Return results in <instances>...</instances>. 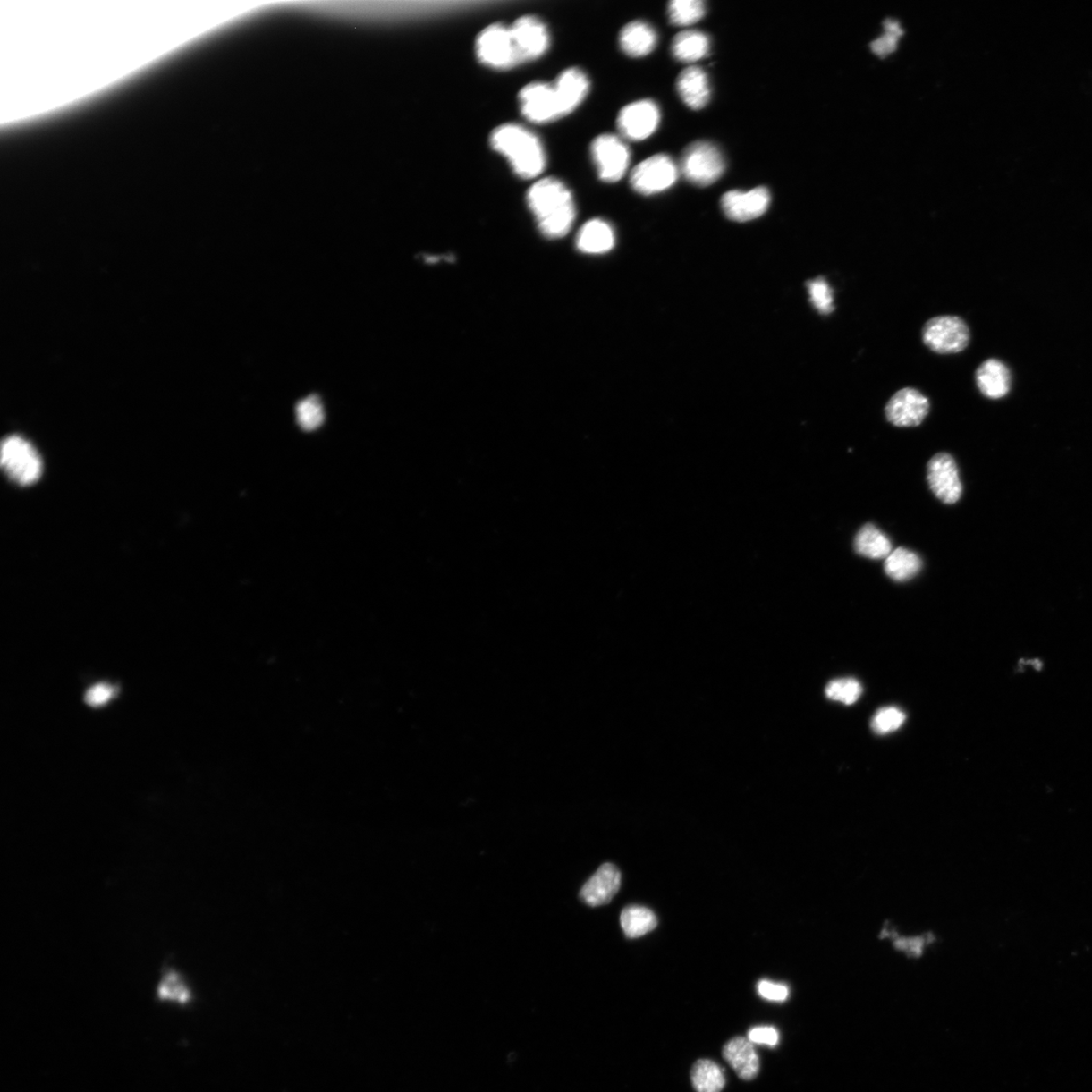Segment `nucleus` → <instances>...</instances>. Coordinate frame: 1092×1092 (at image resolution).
<instances>
[{"mask_svg":"<svg viewBox=\"0 0 1092 1092\" xmlns=\"http://www.w3.org/2000/svg\"><path fill=\"white\" fill-rule=\"evenodd\" d=\"M528 204L542 234L549 239L567 235L576 219L571 192L554 177L542 178L528 192Z\"/></svg>","mask_w":1092,"mask_h":1092,"instance_id":"f257e3e1","label":"nucleus"},{"mask_svg":"<svg viewBox=\"0 0 1092 1092\" xmlns=\"http://www.w3.org/2000/svg\"><path fill=\"white\" fill-rule=\"evenodd\" d=\"M490 143L495 151L504 155L514 173L524 180H531L544 173L546 165L544 146L529 130L516 123H505L493 131Z\"/></svg>","mask_w":1092,"mask_h":1092,"instance_id":"f03ea898","label":"nucleus"},{"mask_svg":"<svg viewBox=\"0 0 1092 1092\" xmlns=\"http://www.w3.org/2000/svg\"><path fill=\"white\" fill-rule=\"evenodd\" d=\"M680 170L687 181L698 187L716 182L725 172L724 155L710 142L689 145L681 157Z\"/></svg>","mask_w":1092,"mask_h":1092,"instance_id":"7ed1b4c3","label":"nucleus"},{"mask_svg":"<svg viewBox=\"0 0 1092 1092\" xmlns=\"http://www.w3.org/2000/svg\"><path fill=\"white\" fill-rule=\"evenodd\" d=\"M477 56L486 66L497 71H508L523 63L516 49L510 28L494 24L478 36Z\"/></svg>","mask_w":1092,"mask_h":1092,"instance_id":"20e7f679","label":"nucleus"},{"mask_svg":"<svg viewBox=\"0 0 1092 1092\" xmlns=\"http://www.w3.org/2000/svg\"><path fill=\"white\" fill-rule=\"evenodd\" d=\"M2 466L14 483L30 486L42 475V461L32 444L20 436H10L2 445Z\"/></svg>","mask_w":1092,"mask_h":1092,"instance_id":"39448f33","label":"nucleus"},{"mask_svg":"<svg viewBox=\"0 0 1092 1092\" xmlns=\"http://www.w3.org/2000/svg\"><path fill=\"white\" fill-rule=\"evenodd\" d=\"M924 343L939 354L961 352L970 343V330L961 317L940 316L927 322L923 329Z\"/></svg>","mask_w":1092,"mask_h":1092,"instance_id":"423d86ee","label":"nucleus"},{"mask_svg":"<svg viewBox=\"0 0 1092 1092\" xmlns=\"http://www.w3.org/2000/svg\"><path fill=\"white\" fill-rule=\"evenodd\" d=\"M679 168L669 155L656 154L634 167L631 175L632 189L640 195H656L676 183Z\"/></svg>","mask_w":1092,"mask_h":1092,"instance_id":"0eeeda50","label":"nucleus"},{"mask_svg":"<svg viewBox=\"0 0 1092 1092\" xmlns=\"http://www.w3.org/2000/svg\"><path fill=\"white\" fill-rule=\"evenodd\" d=\"M591 152L603 182L614 183L621 181L630 167L629 147L615 135L604 134L596 138Z\"/></svg>","mask_w":1092,"mask_h":1092,"instance_id":"6e6552de","label":"nucleus"},{"mask_svg":"<svg viewBox=\"0 0 1092 1092\" xmlns=\"http://www.w3.org/2000/svg\"><path fill=\"white\" fill-rule=\"evenodd\" d=\"M521 110L526 119L538 123L553 122L563 117L554 84L533 82L519 94Z\"/></svg>","mask_w":1092,"mask_h":1092,"instance_id":"1a4fd4ad","label":"nucleus"},{"mask_svg":"<svg viewBox=\"0 0 1092 1092\" xmlns=\"http://www.w3.org/2000/svg\"><path fill=\"white\" fill-rule=\"evenodd\" d=\"M660 121V108L653 100L644 99L622 108L618 114L617 127L630 140L641 141L655 133Z\"/></svg>","mask_w":1092,"mask_h":1092,"instance_id":"9d476101","label":"nucleus"},{"mask_svg":"<svg viewBox=\"0 0 1092 1092\" xmlns=\"http://www.w3.org/2000/svg\"><path fill=\"white\" fill-rule=\"evenodd\" d=\"M929 487L944 504H955L961 498L962 483L954 459L948 453H938L927 463Z\"/></svg>","mask_w":1092,"mask_h":1092,"instance_id":"9b49d317","label":"nucleus"},{"mask_svg":"<svg viewBox=\"0 0 1092 1092\" xmlns=\"http://www.w3.org/2000/svg\"><path fill=\"white\" fill-rule=\"evenodd\" d=\"M928 412V399L913 388L898 391L885 408L887 420L897 427H916L923 423Z\"/></svg>","mask_w":1092,"mask_h":1092,"instance_id":"f8f14e48","label":"nucleus"},{"mask_svg":"<svg viewBox=\"0 0 1092 1092\" xmlns=\"http://www.w3.org/2000/svg\"><path fill=\"white\" fill-rule=\"evenodd\" d=\"M770 203V191L764 187L749 191H728L722 199L724 214L728 219L735 222H748L758 218L768 210Z\"/></svg>","mask_w":1092,"mask_h":1092,"instance_id":"ddd939ff","label":"nucleus"},{"mask_svg":"<svg viewBox=\"0 0 1092 1092\" xmlns=\"http://www.w3.org/2000/svg\"><path fill=\"white\" fill-rule=\"evenodd\" d=\"M510 30L523 63L541 57L548 50V30L538 18L525 15L518 19Z\"/></svg>","mask_w":1092,"mask_h":1092,"instance_id":"4468645a","label":"nucleus"},{"mask_svg":"<svg viewBox=\"0 0 1092 1092\" xmlns=\"http://www.w3.org/2000/svg\"><path fill=\"white\" fill-rule=\"evenodd\" d=\"M622 885V874L614 865L604 864L586 882L580 897L590 906L607 904Z\"/></svg>","mask_w":1092,"mask_h":1092,"instance_id":"2eb2a0df","label":"nucleus"},{"mask_svg":"<svg viewBox=\"0 0 1092 1092\" xmlns=\"http://www.w3.org/2000/svg\"><path fill=\"white\" fill-rule=\"evenodd\" d=\"M554 88L564 117L583 103L590 89V81L579 68H570L557 77Z\"/></svg>","mask_w":1092,"mask_h":1092,"instance_id":"dca6fc26","label":"nucleus"},{"mask_svg":"<svg viewBox=\"0 0 1092 1092\" xmlns=\"http://www.w3.org/2000/svg\"><path fill=\"white\" fill-rule=\"evenodd\" d=\"M723 1056L742 1080H753L760 1071L758 1058L754 1045L742 1037H733L723 1049Z\"/></svg>","mask_w":1092,"mask_h":1092,"instance_id":"f3484780","label":"nucleus"},{"mask_svg":"<svg viewBox=\"0 0 1092 1092\" xmlns=\"http://www.w3.org/2000/svg\"><path fill=\"white\" fill-rule=\"evenodd\" d=\"M677 90L683 102L692 110L698 111L709 102L710 87L707 72L700 67L684 69L677 80Z\"/></svg>","mask_w":1092,"mask_h":1092,"instance_id":"a211bd4d","label":"nucleus"},{"mask_svg":"<svg viewBox=\"0 0 1092 1092\" xmlns=\"http://www.w3.org/2000/svg\"><path fill=\"white\" fill-rule=\"evenodd\" d=\"M976 384L982 394L989 399H1001L1011 390L1012 376L1008 367L995 359L981 364L976 371Z\"/></svg>","mask_w":1092,"mask_h":1092,"instance_id":"6ab92c4d","label":"nucleus"},{"mask_svg":"<svg viewBox=\"0 0 1092 1092\" xmlns=\"http://www.w3.org/2000/svg\"><path fill=\"white\" fill-rule=\"evenodd\" d=\"M657 43V36L653 27L645 21H632L626 25L619 36V44L622 51L631 57H645L652 53Z\"/></svg>","mask_w":1092,"mask_h":1092,"instance_id":"aec40b11","label":"nucleus"},{"mask_svg":"<svg viewBox=\"0 0 1092 1092\" xmlns=\"http://www.w3.org/2000/svg\"><path fill=\"white\" fill-rule=\"evenodd\" d=\"M615 234L610 224L603 220L588 221L580 230L577 247L588 254L606 253L614 247Z\"/></svg>","mask_w":1092,"mask_h":1092,"instance_id":"412c9836","label":"nucleus"},{"mask_svg":"<svg viewBox=\"0 0 1092 1092\" xmlns=\"http://www.w3.org/2000/svg\"><path fill=\"white\" fill-rule=\"evenodd\" d=\"M854 546L858 554L871 560L886 559L893 553L892 541L873 524H866L859 530Z\"/></svg>","mask_w":1092,"mask_h":1092,"instance_id":"4be33fe9","label":"nucleus"},{"mask_svg":"<svg viewBox=\"0 0 1092 1092\" xmlns=\"http://www.w3.org/2000/svg\"><path fill=\"white\" fill-rule=\"evenodd\" d=\"M710 49L707 35L699 30H684L673 38V55L684 63H694L707 56Z\"/></svg>","mask_w":1092,"mask_h":1092,"instance_id":"5701e85b","label":"nucleus"},{"mask_svg":"<svg viewBox=\"0 0 1092 1092\" xmlns=\"http://www.w3.org/2000/svg\"><path fill=\"white\" fill-rule=\"evenodd\" d=\"M921 568H923V562L920 557L904 547L893 551L885 563V574L895 582H906V580L915 578Z\"/></svg>","mask_w":1092,"mask_h":1092,"instance_id":"b1692460","label":"nucleus"},{"mask_svg":"<svg viewBox=\"0 0 1092 1092\" xmlns=\"http://www.w3.org/2000/svg\"><path fill=\"white\" fill-rule=\"evenodd\" d=\"M691 1081L697 1092H722L725 1087L723 1069L708 1059H700L693 1065Z\"/></svg>","mask_w":1092,"mask_h":1092,"instance_id":"393cba45","label":"nucleus"},{"mask_svg":"<svg viewBox=\"0 0 1092 1092\" xmlns=\"http://www.w3.org/2000/svg\"><path fill=\"white\" fill-rule=\"evenodd\" d=\"M621 923L627 938L637 939L652 932L657 919L655 913L644 906L631 905L622 911Z\"/></svg>","mask_w":1092,"mask_h":1092,"instance_id":"a878e982","label":"nucleus"},{"mask_svg":"<svg viewBox=\"0 0 1092 1092\" xmlns=\"http://www.w3.org/2000/svg\"><path fill=\"white\" fill-rule=\"evenodd\" d=\"M668 13L673 25L691 26L704 17L705 4L700 0H673L669 4Z\"/></svg>","mask_w":1092,"mask_h":1092,"instance_id":"bb28decb","label":"nucleus"},{"mask_svg":"<svg viewBox=\"0 0 1092 1092\" xmlns=\"http://www.w3.org/2000/svg\"><path fill=\"white\" fill-rule=\"evenodd\" d=\"M296 415L301 429L313 431L319 428L325 418L324 407L320 398L309 396L300 401L297 405Z\"/></svg>","mask_w":1092,"mask_h":1092,"instance_id":"cd10ccee","label":"nucleus"},{"mask_svg":"<svg viewBox=\"0 0 1092 1092\" xmlns=\"http://www.w3.org/2000/svg\"><path fill=\"white\" fill-rule=\"evenodd\" d=\"M157 994L162 1001L182 1004L187 1003L190 998V990L184 980L182 979L180 974L174 971L167 972L161 979Z\"/></svg>","mask_w":1092,"mask_h":1092,"instance_id":"c85d7f7f","label":"nucleus"},{"mask_svg":"<svg viewBox=\"0 0 1092 1092\" xmlns=\"http://www.w3.org/2000/svg\"><path fill=\"white\" fill-rule=\"evenodd\" d=\"M809 300L813 307L822 315H830L834 311V290L823 276L808 282Z\"/></svg>","mask_w":1092,"mask_h":1092,"instance_id":"c756f323","label":"nucleus"},{"mask_svg":"<svg viewBox=\"0 0 1092 1092\" xmlns=\"http://www.w3.org/2000/svg\"><path fill=\"white\" fill-rule=\"evenodd\" d=\"M862 686L855 679H838L826 686L825 694L828 699L851 705L862 695Z\"/></svg>","mask_w":1092,"mask_h":1092,"instance_id":"7c9ffc66","label":"nucleus"},{"mask_svg":"<svg viewBox=\"0 0 1092 1092\" xmlns=\"http://www.w3.org/2000/svg\"><path fill=\"white\" fill-rule=\"evenodd\" d=\"M905 722V715L897 707H885L877 711L872 720L873 731L878 734L892 733L901 728Z\"/></svg>","mask_w":1092,"mask_h":1092,"instance_id":"2f4dec72","label":"nucleus"},{"mask_svg":"<svg viewBox=\"0 0 1092 1092\" xmlns=\"http://www.w3.org/2000/svg\"><path fill=\"white\" fill-rule=\"evenodd\" d=\"M114 695V689L112 686L100 683L89 689L84 700L89 707H99L110 701Z\"/></svg>","mask_w":1092,"mask_h":1092,"instance_id":"473e14b6","label":"nucleus"},{"mask_svg":"<svg viewBox=\"0 0 1092 1092\" xmlns=\"http://www.w3.org/2000/svg\"><path fill=\"white\" fill-rule=\"evenodd\" d=\"M758 993L766 1001L785 1002L789 996V989L784 985L768 980L758 982Z\"/></svg>","mask_w":1092,"mask_h":1092,"instance_id":"72a5a7b5","label":"nucleus"},{"mask_svg":"<svg viewBox=\"0 0 1092 1092\" xmlns=\"http://www.w3.org/2000/svg\"><path fill=\"white\" fill-rule=\"evenodd\" d=\"M748 1039L753 1044L776 1045L779 1042V1033L773 1027H757L749 1032Z\"/></svg>","mask_w":1092,"mask_h":1092,"instance_id":"f704fd0d","label":"nucleus"},{"mask_svg":"<svg viewBox=\"0 0 1092 1092\" xmlns=\"http://www.w3.org/2000/svg\"><path fill=\"white\" fill-rule=\"evenodd\" d=\"M898 38L892 35H883L871 44V48L878 56L885 57L897 47Z\"/></svg>","mask_w":1092,"mask_h":1092,"instance_id":"c9c22d12","label":"nucleus"},{"mask_svg":"<svg viewBox=\"0 0 1092 1092\" xmlns=\"http://www.w3.org/2000/svg\"><path fill=\"white\" fill-rule=\"evenodd\" d=\"M925 942L926 940L924 938L908 940L900 939L896 941L895 946L898 949L909 952V954L912 956H919L925 946Z\"/></svg>","mask_w":1092,"mask_h":1092,"instance_id":"e433bc0d","label":"nucleus"},{"mask_svg":"<svg viewBox=\"0 0 1092 1092\" xmlns=\"http://www.w3.org/2000/svg\"><path fill=\"white\" fill-rule=\"evenodd\" d=\"M885 34L900 38L903 34V30L897 21L888 19L885 21Z\"/></svg>","mask_w":1092,"mask_h":1092,"instance_id":"4c0bfd02","label":"nucleus"}]
</instances>
